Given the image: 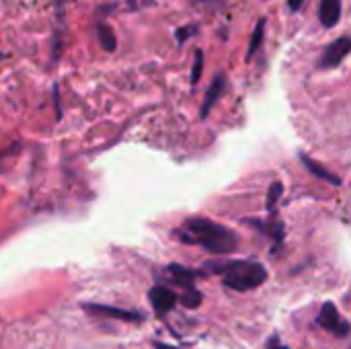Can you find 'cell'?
I'll return each instance as SVG.
<instances>
[{
	"label": "cell",
	"mask_w": 351,
	"mask_h": 349,
	"mask_svg": "<svg viewBox=\"0 0 351 349\" xmlns=\"http://www.w3.org/2000/svg\"><path fill=\"white\" fill-rule=\"evenodd\" d=\"M175 239L185 245H197L212 255H230L239 247V237L224 224H218L210 218H189L179 228L173 230Z\"/></svg>",
	"instance_id": "cell-1"
},
{
	"label": "cell",
	"mask_w": 351,
	"mask_h": 349,
	"mask_svg": "<svg viewBox=\"0 0 351 349\" xmlns=\"http://www.w3.org/2000/svg\"><path fill=\"white\" fill-rule=\"evenodd\" d=\"M202 272L222 276V284L234 292H249L267 282V269L259 261L237 259V261H208Z\"/></svg>",
	"instance_id": "cell-2"
},
{
	"label": "cell",
	"mask_w": 351,
	"mask_h": 349,
	"mask_svg": "<svg viewBox=\"0 0 351 349\" xmlns=\"http://www.w3.org/2000/svg\"><path fill=\"white\" fill-rule=\"evenodd\" d=\"M351 51V37L350 35H341L335 41H331L327 45V49L323 51L321 60L317 62V68L327 70V68H337Z\"/></svg>",
	"instance_id": "cell-3"
},
{
	"label": "cell",
	"mask_w": 351,
	"mask_h": 349,
	"mask_svg": "<svg viewBox=\"0 0 351 349\" xmlns=\"http://www.w3.org/2000/svg\"><path fill=\"white\" fill-rule=\"evenodd\" d=\"M317 323H319L323 329L335 333L337 337H348V335H350V323H348L346 319H341V315H339V311H337V306H335L333 302H325V304H323Z\"/></svg>",
	"instance_id": "cell-4"
},
{
	"label": "cell",
	"mask_w": 351,
	"mask_h": 349,
	"mask_svg": "<svg viewBox=\"0 0 351 349\" xmlns=\"http://www.w3.org/2000/svg\"><path fill=\"white\" fill-rule=\"evenodd\" d=\"M82 311L95 317H107V319H117V321H130V323H140L144 321L142 313L136 311H123V309H115V306H105V304H82Z\"/></svg>",
	"instance_id": "cell-5"
},
{
	"label": "cell",
	"mask_w": 351,
	"mask_h": 349,
	"mask_svg": "<svg viewBox=\"0 0 351 349\" xmlns=\"http://www.w3.org/2000/svg\"><path fill=\"white\" fill-rule=\"evenodd\" d=\"M148 300L154 309V313L158 317H165L167 313H171L175 309V304L179 302V296L171 290V288H165V286H154L150 288L148 292Z\"/></svg>",
	"instance_id": "cell-6"
},
{
	"label": "cell",
	"mask_w": 351,
	"mask_h": 349,
	"mask_svg": "<svg viewBox=\"0 0 351 349\" xmlns=\"http://www.w3.org/2000/svg\"><path fill=\"white\" fill-rule=\"evenodd\" d=\"M224 86H226V76L224 74H216L212 84L208 86V93H206V99H204V105L199 109V117L206 119L210 115V111L214 109V105L220 101L222 93H224Z\"/></svg>",
	"instance_id": "cell-7"
},
{
	"label": "cell",
	"mask_w": 351,
	"mask_h": 349,
	"mask_svg": "<svg viewBox=\"0 0 351 349\" xmlns=\"http://www.w3.org/2000/svg\"><path fill=\"white\" fill-rule=\"evenodd\" d=\"M167 272H169V278H171V282H173L175 286H181L183 290L195 288V278L199 276V272L187 269V267H183V265H179V263H171V265L167 267Z\"/></svg>",
	"instance_id": "cell-8"
},
{
	"label": "cell",
	"mask_w": 351,
	"mask_h": 349,
	"mask_svg": "<svg viewBox=\"0 0 351 349\" xmlns=\"http://www.w3.org/2000/svg\"><path fill=\"white\" fill-rule=\"evenodd\" d=\"M341 19V0H321L319 6V21L325 29H331Z\"/></svg>",
	"instance_id": "cell-9"
},
{
	"label": "cell",
	"mask_w": 351,
	"mask_h": 349,
	"mask_svg": "<svg viewBox=\"0 0 351 349\" xmlns=\"http://www.w3.org/2000/svg\"><path fill=\"white\" fill-rule=\"evenodd\" d=\"M300 163L315 175V177H321V179H325V181H329L331 185H335V187H341L343 185V181H341V177H337L335 173H329L321 163H317V160H313L311 156H306V154H300Z\"/></svg>",
	"instance_id": "cell-10"
},
{
	"label": "cell",
	"mask_w": 351,
	"mask_h": 349,
	"mask_svg": "<svg viewBox=\"0 0 351 349\" xmlns=\"http://www.w3.org/2000/svg\"><path fill=\"white\" fill-rule=\"evenodd\" d=\"M247 224L249 226H255V228H261L267 237H271L278 245L284 241V224L280 222V220H276V222H257V220H247Z\"/></svg>",
	"instance_id": "cell-11"
},
{
	"label": "cell",
	"mask_w": 351,
	"mask_h": 349,
	"mask_svg": "<svg viewBox=\"0 0 351 349\" xmlns=\"http://www.w3.org/2000/svg\"><path fill=\"white\" fill-rule=\"evenodd\" d=\"M265 19H259L255 29H253V35H251V41H249V47H247V60H251L255 56V51L261 47L263 39H265Z\"/></svg>",
	"instance_id": "cell-12"
},
{
	"label": "cell",
	"mask_w": 351,
	"mask_h": 349,
	"mask_svg": "<svg viewBox=\"0 0 351 349\" xmlns=\"http://www.w3.org/2000/svg\"><path fill=\"white\" fill-rule=\"evenodd\" d=\"M282 193H284V185L280 181H274L269 185V189H267V204H265L269 214H276V208H278V202H280Z\"/></svg>",
	"instance_id": "cell-13"
},
{
	"label": "cell",
	"mask_w": 351,
	"mask_h": 349,
	"mask_svg": "<svg viewBox=\"0 0 351 349\" xmlns=\"http://www.w3.org/2000/svg\"><path fill=\"white\" fill-rule=\"evenodd\" d=\"M99 39H101V45L105 47V51H113L117 47V39L113 35V29L105 23L99 25Z\"/></svg>",
	"instance_id": "cell-14"
},
{
	"label": "cell",
	"mask_w": 351,
	"mask_h": 349,
	"mask_svg": "<svg viewBox=\"0 0 351 349\" xmlns=\"http://www.w3.org/2000/svg\"><path fill=\"white\" fill-rule=\"evenodd\" d=\"M179 300H181V304H183V306H187V309H197V306L202 304L204 296H202V292H199V290H195V288H187V290L183 292V296H179Z\"/></svg>",
	"instance_id": "cell-15"
},
{
	"label": "cell",
	"mask_w": 351,
	"mask_h": 349,
	"mask_svg": "<svg viewBox=\"0 0 351 349\" xmlns=\"http://www.w3.org/2000/svg\"><path fill=\"white\" fill-rule=\"evenodd\" d=\"M202 70H204V51L195 49V60H193V72H191V84L195 86L202 78Z\"/></svg>",
	"instance_id": "cell-16"
},
{
	"label": "cell",
	"mask_w": 351,
	"mask_h": 349,
	"mask_svg": "<svg viewBox=\"0 0 351 349\" xmlns=\"http://www.w3.org/2000/svg\"><path fill=\"white\" fill-rule=\"evenodd\" d=\"M197 33V25H189V27H181V29H177V39H179V43H183L185 39H189V37H193Z\"/></svg>",
	"instance_id": "cell-17"
},
{
	"label": "cell",
	"mask_w": 351,
	"mask_h": 349,
	"mask_svg": "<svg viewBox=\"0 0 351 349\" xmlns=\"http://www.w3.org/2000/svg\"><path fill=\"white\" fill-rule=\"evenodd\" d=\"M302 4H304V0H288V6H290V10H300L302 8Z\"/></svg>",
	"instance_id": "cell-18"
},
{
	"label": "cell",
	"mask_w": 351,
	"mask_h": 349,
	"mask_svg": "<svg viewBox=\"0 0 351 349\" xmlns=\"http://www.w3.org/2000/svg\"><path fill=\"white\" fill-rule=\"evenodd\" d=\"M154 348L156 349H179V348H173V346H167V344H154Z\"/></svg>",
	"instance_id": "cell-19"
},
{
	"label": "cell",
	"mask_w": 351,
	"mask_h": 349,
	"mask_svg": "<svg viewBox=\"0 0 351 349\" xmlns=\"http://www.w3.org/2000/svg\"><path fill=\"white\" fill-rule=\"evenodd\" d=\"M269 349H288V348H284V346H278V348H269Z\"/></svg>",
	"instance_id": "cell-20"
}]
</instances>
